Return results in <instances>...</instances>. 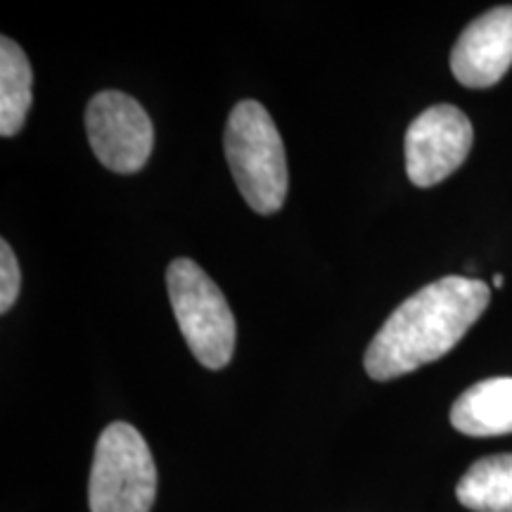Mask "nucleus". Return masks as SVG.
I'll return each instance as SVG.
<instances>
[{
  "label": "nucleus",
  "instance_id": "nucleus-3",
  "mask_svg": "<svg viewBox=\"0 0 512 512\" xmlns=\"http://www.w3.org/2000/svg\"><path fill=\"white\" fill-rule=\"evenodd\" d=\"M174 316L192 356L209 370L226 368L235 351V316L219 285L195 261L176 259L166 268Z\"/></svg>",
  "mask_w": 512,
  "mask_h": 512
},
{
  "label": "nucleus",
  "instance_id": "nucleus-2",
  "mask_svg": "<svg viewBox=\"0 0 512 512\" xmlns=\"http://www.w3.org/2000/svg\"><path fill=\"white\" fill-rule=\"evenodd\" d=\"M223 150L235 185L256 214L271 216L285 204L287 155L283 138L261 102L242 100L230 112Z\"/></svg>",
  "mask_w": 512,
  "mask_h": 512
},
{
  "label": "nucleus",
  "instance_id": "nucleus-12",
  "mask_svg": "<svg viewBox=\"0 0 512 512\" xmlns=\"http://www.w3.org/2000/svg\"><path fill=\"white\" fill-rule=\"evenodd\" d=\"M503 283H505L503 275H501V273H496V275H494V287H503Z\"/></svg>",
  "mask_w": 512,
  "mask_h": 512
},
{
  "label": "nucleus",
  "instance_id": "nucleus-1",
  "mask_svg": "<svg viewBox=\"0 0 512 512\" xmlns=\"http://www.w3.org/2000/svg\"><path fill=\"white\" fill-rule=\"evenodd\" d=\"M489 302V285L465 275H446L422 287L384 320L366 351V373L387 382L446 356Z\"/></svg>",
  "mask_w": 512,
  "mask_h": 512
},
{
  "label": "nucleus",
  "instance_id": "nucleus-4",
  "mask_svg": "<svg viewBox=\"0 0 512 512\" xmlns=\"http://www.w3.org/2000/svg\"><path fill=\"white\" fill-rule=\"evenodd\" d=\"M157 498V465L136 427L112 422L95 446L88 503L91 512H150Z\"/></svg>",
  "mask_w": 512,
  "mask_h": 512
},
{
  "label": "nucleus",
  "instance_id": "nucleus-7",
  "mask_svg": "<svg viewBox=\"0 0 512 512\" xmlns=\"http://www.w3.org/2000/svg\"><path fill=\"white\" fill-rule=\"evenodd\" d=\"M512 67V5H501L463 29L451 53V72L467 88H491Z\"/></svg>",
  "mask_w": 512,
  "mask_h": 512
},
{
  "label": "nucleus",
  "instance_id": "nucleus-9",
  "mask_svg": "<svg viewBox=\"0 0 512 512\" xmlns=\"http://www.w3.org/2000/svg\"><path fill=\"white\" fill-rule=\"evenodd\" d=\"M460 505L475 512H512V453L477 460L456 486Z\"/></svg>",
  "mask_w": 512,
  "mask_h": 512
},
{
  "label": "nucleus",
  "instance_id": "nucleus-6",
  "mask_svg": "<svg viewBox=\"0 0 512 512\" xmlns=\"http://www.w3.org/2000/svg\"><path fill=\"white\" fill-rule=\"evenodd\" d=\"M475 131L453 105H434L406 131V174L418 188H432L458 171L470 155Z\"/></svg>",
  "mask_w": 512,
  "mask_h": 512
},
{
  "label": "nucleus",
  "instance_id": "nucleus-11",
  "mask_svg": "<svg viewBox=\"0 0 512 512\" xmlns=\"http://www.w3.org/2000/svg\"><path fill=\"white\" fill-rule=\"evenodd\" d=\"M19 287H22V271H19L17 256L8 240H3L0 242V311H10V306L17 302Z\"/></svg>",
  "mask_w": 512,
  "mask_h": 512
},
{
  "label": "nucleus",
  "instance_id": "nucleus-8",
  "mask_svg": "<svg viewBox=\"0 0 512 512\" xmlns=\"http://www.w3.org/2000/svg\"><path fill=\"white\" fill-rule=\"evenodd\" d=\"M451 425L467 437H501L512 432V377L472 384L451 408Z\"/></svg>",
  "mask_w": 512,
  "mask_h": 512
},
{
  "label": "nucleus",
  "instance_id": "nucleus-5",
  "mask_svg": "<svg viewBox=\"0 0 512 512\" xmlns=\"http://www.w3.org/2000/svg\"><path fill=\"white\" fill-rule=\"evenodd\" d=\"M86 131L100 164L117 174L143 169L155 145V128L143 105L121 91H102L88 102Z\"/></svg>",
  "mask_w": 512,
  "mask_h": 512
},
{
  "label": "nucleus",
  "instance_id": "nucleus-10",
  "mask_svg": "<svg viewBox=\"0 0 512 512\" xmlns=\"http://www.w3.org/2000/svg\"><path fill=\"white\" fill-rule=\"evenodd\" d=\"M31 64L8 36L0 38V136L22 131L31 107Z\"/></svg>",
  "mask_w": 512,
  "mask_h": 512
}]
</instances>
